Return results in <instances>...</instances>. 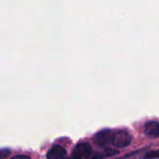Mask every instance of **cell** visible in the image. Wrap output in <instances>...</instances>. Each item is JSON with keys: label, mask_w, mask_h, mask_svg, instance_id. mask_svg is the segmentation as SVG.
Returning a JSON list of instances; mask_svg holds the SVG:
<instances>
[{"label": "cell", "mask_w": 159, "mask_h": 159, "mask_svg": "<svg viewBox=\"0 0 159 159\" xmlns=\"http://www.w3.org/2000/svg\"><path fill=\"white\" fill-rule=\"evenodd\" d=\"M112 135H113V130L112 129H102V130L99 131L94 136V142L98 146L106 148L111 144Z\"/></svg>", "instance_id": "cell-2"}, {"label": "cell", "mask_w": 159, "mask_h": 159, "mask_svg": "<svg viewBox=\"0 0 159 159\" xmlns=\"http://www.w3.org/2000/svg\"><path fill=\"white\" fill-rule=\"evenodd\" d=\"M106 157L104 153H99V152H96V153H91L89 155V157L87 159H104Z\"/></svg>", "instance_id": "cell-7"}, {"label": "cell", "mask_w": 159, "mask_h": 159, "mask_svg": "<svg viewBox=\"0 0 159 159\" xmlns=\"http://www.w3.org/2000/svg\"><path fill=\"white\" fill-rule=\"evenodd\" d=\"M144 134L152 139L159 138V122L157 120L148 121L144 125Z\"/></svg>", "instance_id": "cell-4"}, {"label": "cell", "mask_w": 159, "mask_h": 159, "mask_svg": "<svg viewBox=\"0 0 159 159\" xmlns=\"http://www.w3.org/2000/svg\"><path fill=\"white\" fill-rule=\"evenodd\" d=\"M159 157V151L158 150H155L152 152H148L145 156L144 159H158Z\"/></svg>", "instance_id": "cell-6"}, {"label": "cell", "mask_w": 159, "mask_h": 159, "mask_svg": "<svg viewBox=\"0 0 159 159\" xmlns=\"http://www.w3.org/2000/svg\"><path fill=\"white\" fill-rule=\"evenodd\" d=\"M47 159H67V151L61 145H53L47 154Z\"/></svg>", "instance_id": "cell-5"}, {"label": "cell", "mask_w": 159, "mask_h": 159, "mask_svg": "<svg viewBox=\"0 0 159 159\" xmlns=\"http://www.w3.org/2000/svg\"><path fill=\"white\" fill-rule=\"evenodd\" d=\"M10 159H31L30 157L28 156H23V155H19V156H14L13 157Z\"/></svg>", "instance_id": "cell-9"}, {"label": "cell", "mask_w": 159, "mask_h": 159, "mask_svg": "<svg viewBox=\"0 0 159 159\" xmlns=\"http://www.w3.org/2000/svg\"><path fill=\"white\" fill-rule=\"evenodd\" d=\"M10 155V150L7 148H3L0 149V159L7 158Z\"/></svg>", "instance_id": "cell-8"}, {"label": "cell", "mask_w": 159, "mask_h": 159, "mask_svg": "<svg viewBox=\"0 0 159 159\" xmlns=\"http://www.w3.org/2000/svg\"><path fill=\"white\" fill-rule=\"evenodd\" d=\"M131 142H132L131 135L127 130L118 129V130L113 131L111 144H113L115 147L125 148V147H128L131 143Z\"/></svg>", "instance_id": "cell-1"}, {"label": "cell", "mask_w": 159, "mask_h": 159, "mask_svg": "<svg viewBox=\"0 0 159 159\" xmlns=\"http://www.w3.org/2000/svg\"><path fill=\"white\" fill-rule=\"evenodd\" d=\"M92 153V148L89 143H78L72 153L71 159H87Z\"/></svg>", "instance_id": "cell-3"}]
</instances>
